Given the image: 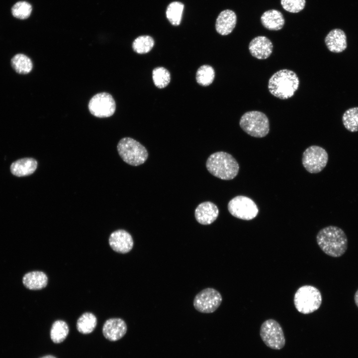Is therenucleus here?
I'll return each mask as SVG.
<instances>
[{
	"label": "nucleus",
	"instance_id": "20",
	"mask_svg": "<svg viewBox=\"0 0 358 358\" xmlns=\"http://www.w3.org/2000/svg\"><path fill=\"white\" fill-rule=\"evenodd\" d=\"M24 285L30 290H39L44 288L48 283V277L43 271H33L26 273L22 278Z\"/></svg>",
	"mask_w": 358,
	"mask_h": 358
},
{
	"label": "nucleus",
	"instance_id": "27",
	"mask_svg": "<svg viewBox=\"0 0 358 358\" xmlns=\"http://www.w3.org/2000/svg\"><path fill=\"white\" fill-rule=\"evenodd\" d=\"M215 78V71L214 69L208 65L200 66L196 73V80L197 83L204 87L211 84Z\"/></svg>",
	"mask_w": 358,
	"mask_h": 358
},
{
	"label": "nucleus",
	"instance_id": "5",
	"mask_svg": "<svg viewBox=\"0 0 358 358\" xmlns=\"http://www.w3.org/2000/svg\"><path fill=\"white\" fill-rule=\"evenodd\" d=\"M117 149L123 161L133 166L143 164L148 157L145 147L139 142L130 137L121 139L117 144Z\"/></svg>",
	"mask_w": 358,
	"mask_h": 358
},
{
	"label": "nucleus",
	"instance_id": "4",
	"mask_svg": "<svg viewBox=\"0 0 358 358\" xmlns=\"http://www.w3.org/2000/svg\"><path fill=\"white\" fill-rule=\"evenodd\" d=\"M322 295L316 287L305 285L300 287L294 296V304L297 310L308 314L318 310L322 303Z\"/></svg>",
	"mask_w": 358,
	"mask_h": 358
},
{
	"label": "nucleus",
	"instance_id": "6",
	"mask_svg": "<svg viewBox=\"0 0 358 358\" xmlns=\"http://www.w3.org/2000/svg\"><path fill=\"white\" fill-rule=\"evenodd\" d=\"M239 124L241 128L249 135L263 138L269 131V123L267 115L259 111L245 112L241 117Z\"/></svg>",
	"mask_w": 358,
	"mask_h": 358
},
{
	"label": "nucleus",
	"instance_id": "13",
	"mask_svg": "<svg viewBox=\"0 0 358 358\" xmlns=\"http://www.w3.org/2000/svg\"><path fill=\"white\" fill-rule=\"evenodd\" d=\"M127 327L125 321L119 318L107 320L102 327L104 337L110 341H116L121 339L126 333Z\"/></svg>",
	"mask_w": 358,
	"mask_h": 358
},
{
	"label": "nucleus",
	"instance_id": "2",
	"mask_svg": "<svg viewBox=\"0 0 358 358\" xmlns=\"http://www.w3.org/2000/svg\"><path fill=\"white\" fill-rule=\"evenodd\" d=\"M299 85V80L294 72L288 69H281L270 78L268 82V89L275 97L281 99H286L294 94Z\"/></svg>",
	"mask_w": 358,
	"mask_h": 358
},
{
	"label": "nucleus",
	"instance_id": "21",
	"mask_svg": "<svg viewBox=\"0 0 358 358\" xmlns=\"http://www.w3.org/2000/svg\"><path fill=\"white\" fill-rule=\"evenodd\" d=\"M97 319L91 313L86 312L78 319L76 327L78 331L83 334L91 333L95 328Z\"/></svg>",
	"mask_w": 358,
	"mask_h": 358
},
{
	"label": "nucleus",
	"instance_id": "1",
	"mask_svg": "<svg viewBox=\"0 0 358 358\" xmlns=\"http://www.w3.org/2000/svg\"><path fill=\"white\" fill-rule=\"evenodd\" d=\"M317 244L326 254L339 257L346 252L348 239L344 231L335 226H329L321 229L316 236Z\"/></svg>",
	"mask_w": 358,
	"mask_h": 358
},
{
	"label": "nucleus",
	"instance_id": "8",
	"mask_svg": "<svg viewBox=\"0 0 358 358\" xmlns=\"http://www.w3.org/2000/svg\"><path fill=\"white\" fill-rule=\"evenodd\" d=\"M228 209L232 216L245 220H252L259 213L255 202L243 195H238L231 199L228 204Z\"/></svg>",
	"mask_w": 358,
	"mask_h": 358
},
{
	"label": "nucleus",
	"instance_id": "28",
	"mask_svg": "<svg viewBox=\"0 0 358 358\" xmlns=\"http://www.w3.org/2000/svg\"><path fill=\"white\" fill-rule=\"evenodd\" d=\"M152 78L154 85L159 89L166 87L170 82L171 74L164 67L155 68L152 72Z\"/></svg>",
	"mask_w": 358,
	"mask_h": 358
},
{
	"label": "nucleus",
	"instance_id": "9",
	"mask_svg": "<svg viewBox=\"0 0 358 358\" xmlns=\"http://www.w3.org/2000/svg\"><path fill=\"white\" fill-rule=\"evenodd\" d=\"M328 161L327 152L324 148L318 146H311L303 153V166L307 171L311 174L322 171L326 167Z\"/></svg>",
	"mask_w": 358,
	"mask_h": 358
},
{
	"label": "nucleus",
	"instance_id": "29",
	"mask_svg": "<svg viewBox=\"0 0 358 358\" xmlns=\"http://www.w3.org/2000/svg\"><path fill=\"white\" fill-rule=\"evenodd\" d=\"M32 10V5L26 1H19L16 2L11 9L13 16L22 20L28 18Z\"/></svg>",
	"mask_w": 358,
	"mask_h": 358
},
{
	"label": "nucleus",
	"instance_id": "22",
	"mask_svg": "<svg viewBox=\"0 0 358 358\" xmlns=\"http://www.w3.org/2000/svg\"><path fill=\"white\" fill-rule=\"evenodd\" d=\"M184 4L180 1H173L168 5L166 17L172 25L177 26L180 24Z\"/></svg>",
	"mask_w": 358,
	"mask_h": 358
},
{
	"label": "nucleus",
	"instance_id": "25",
	"mask_svg": "<svg viewBox=\"0 0 358 358\" xmlns=\"http://www.w3.org/2000/svg\"><path fill=\"white\" fill-rule=\"evenodd\" d=\"M155 44L154 39L149 35H141L137 37L132 43L133 50L138 54H146L150 52Z\"/></svg>",
	"mask_w": 358,
	"mask_h": 358
},
{
	"label": "nucleus",
	"instance_id": "3",
	"mask_svg": "<svg viewBox=\"0 0 358 358\" xmlns=\"http://www.w3.org/2000/svg\"><path fill=\"white\" fill-rule=\"evenodd\" d=\"M206 166L211 174L223 180L233 179L239 170V166L236 159L230 154L223 151L210 155Z\"/></svg>",
	"mask_w": 358,
	"mask_h": 358
},
{
	"label": "nucleus",
	"instance_id": "18",
	"mask_svg": "<svg viewBox=\"0 0 358 358\" xmlns=\"http://www.w3.org/2000/svg\"><path fill=\"white\" fill-rule=\"evenodd\" d=\"M263 25L269 30H279L284 26L285 20L281 12L276 9L265 11L261 16Z\"/></svg>",
	"mask_w": 358,
	"mask_h": 358
},
{
	"label": "nucleus",
	"instance_id": "24",
	"mask_svg": "<svg viewBox=\"0 0 358 358\" xmlns=\"http://www.w3.org/2000/svg\"><path fill=\"white\" fill-rule=\"evenodd\" d=\"M69 329L68 324L61 320L55 321L50 330V338L53 343H61L68 335Z\"/></svg>",
	"mask_w": 358,
	"mask_h": 358
},
{
	"label": "nucleus",
	"instance_id": "26",
	"mask_svg": "<svg viewBox=\"0 0 358 358\" xmlns=\"http://www.w3.org/2000/svg\"><path fill=\"white\" fill-rule=\"evenodd\" d=\"M342 121L348 131L352 132L358 131V107L346 110L342 116Z\"/></svg>",
	"mask_w": 358,
	"mask_h": 358
},
{
	"label": "nucleus",
	"instance_id": "10",
	"mask_svg": "<svg viewBox=\"0 0 358 358\" xmlns=\"http://www.w3.org/2000/svg\"><path fill=\"white\" fill-rule=\"evenodd\" d=\"M88 107L90 113L94 116L106 118L114 113L116 104L110 94L103 92L95 94L90 99Z\"/></svg>",
	"mask_w": 358,
	"mask_h": 358
},
{
	"label": "nucleus",
	"instance_id": "14",
	"mask_svg": "<svg viewBox=\"0 0 358 358\" xmlns=\"http://www.w3.org/2000/svg\"><path fill=\"white\" fill-rule=\"evenodd\" d=\"M273 45L271 41L265 36H258L249 43V50L251 54L260 60L269 57L272 53Z\"/></svg>",
	"mask_w": 358,
	"mask_h": 358
},
{
	"label": "nucleus",
	"instance_id": "23",
	"mask_svg": "<svg viewBox=\"0 0 358 358\" xmlns=\"http://www.w3.org/2000/svg\"><path fill=\"white\" fill-rule=\"evenodd\" d=\"M11 64L15 72L20 74H28L33 67L31 59L23 54H17L14 56L11 59Z\"/></svg>",
	"mask_w": 358,
	"mask_h": 358
},
{
	"label": "nucleus",
	"instance_id": "12",
	"mask_svg": "<svg viewBox=\"0 0 358 358\" xmlns=\"http://www.w3.org/2000/svg\"><path fill=\"white\" fill-rule=\"evenodd\" d=\"M109 244L116 252L125 254L130 252L133 247L131 235L124 230H117L113 232L109 237Z\"/></svg>",
	"mask_w": 358,
	"mask_h": 358
},
{
	"label": "nucleus",
	"instance_id": "16",
	"mask_svg": "<svg viewBox=\"0 0 358 358\" xmlns=\"http://www.w3.org/2000/svg\"><path fill=\"white\" fill-rule=\"evenodd\" d=\"M328 50L333 53H341L347 47V36L343 30L335 28L331 30L325 38Z\"/></svg>",
	"mask_w": 358,
	"mask_h": 358
},
{
	"label": "nucleus",
	"instance_id": "15",
	"mask_svg": "<svg viewBox=\"0 0 358 358\" xmlns=\"http://www.w3.org/2000/svg\"><path fill=\"white\" fill-rule=\"evenodd\" d=\"M219 215L217 206L210 201H205L199 204L195 210V217L196 221L202 225H209L213 223Z\"/></svg>",
	"mask_w": 358,
	"mask_h": 358
},
{
	"label": "nucleus",
	"instance_id": "31",
	"mask_svg": "<svg viewBox=\"0 0 358 358\" xmlns=\"http://www.w3.org/2000/svg\"><path fill=\"white\" fill-rule=\"evenodd\" d=\"M354 300L356 303V304L358 307V289L357 290V291L355 293V296H354Z\"/></svg>",
	"mask_w": 358,
	"mask_h": 358
},
{
	"label": "nucleus",
	"instance_id": "11",
	"mask_svg": "<svg viewBox=\"0 0 358 358\" xmlns=\"http://www.w3.org/2000/svg\"><path fill=\"white\" fill-rule=\"evenodd\" d=\"M222 301V296L217 290L212 288H207L195 296L193 306L200 312L211 313L219 307Z\"/></svg>",
	"mask_w": 358,
	"mask_h": 358
},
{
	"label": "nucleus",
	"instance_id": "19",
	"mask_svg": "<svg viewBox=\"0 0 358 358\" xmlns=\"http://www.w3.org/2000/svg\"><path fill=\"white\" fill-rule=\"evenodd\" d=\"M37 167V162L31 158L18 160L10 166L11 173L17 177H24L33 174Z\"/></svg>",
	"mask_w": 358,
	"mask_h": 358
},
{
	"label": "nucleus",
	"instance_id": "32",
	"mask_svg": "<svg viewBox=\"0 0 358 358\" xmlns=\"http://www.w3.org/2000/svg\"><path fill=\"white\" fill-rule=\"evenodd\" d=\"M40 358H56L52 355H46V356H43Z\"/></svg>",
	"mask_w": 358,
	"mask_h": 358
},
{
	"label": "nucleus",
	"instance_id": "30",
	"mask_svg": "<svg viewBox=\"0 0 358 358\" xmlns=\"http://www.w3.org/2000/svg\"><path fill=\"white\" fill-rule=\"evenodd\" d=\"M280 2L284 10L292 13L301 11L306 3L305 0H281Z\"/></svg>",
	"mask_w": 358,
	"mask_h": 358
},
{
	"label": "nucleus",
	"instance_id": "17",
	"mask_svg": "<svg viewBox=\"0 0 358 358\" xmlns=\"http://www.w3.org/2000/svg\"><path fill=\"white\" fill-rule=\"evenodd\" d=\"M237 22V16L235 12L230 9L222 11L218 15L215 22L216 31L221 35L231 33Z\"/></svg>",
	"mask_w": 358,
	"mask_h": 358
},
{
	"label": "nucleus",
	"instance_id": "7",
	"mask_svg": "<svg viewBox=\"0 0 358 358\" xmlns=\"http://www.w3.org/2000/svg\"><path fill=\"white\" fill-rule=\"evenodd\" d=\"M260 336L265 345L271 349L280 350L285 345V340L282 329L274 319H269L262 323Z\"/></svg>",
	"mask_w": 358,
	"mask_h": 358
}]
</instances>
